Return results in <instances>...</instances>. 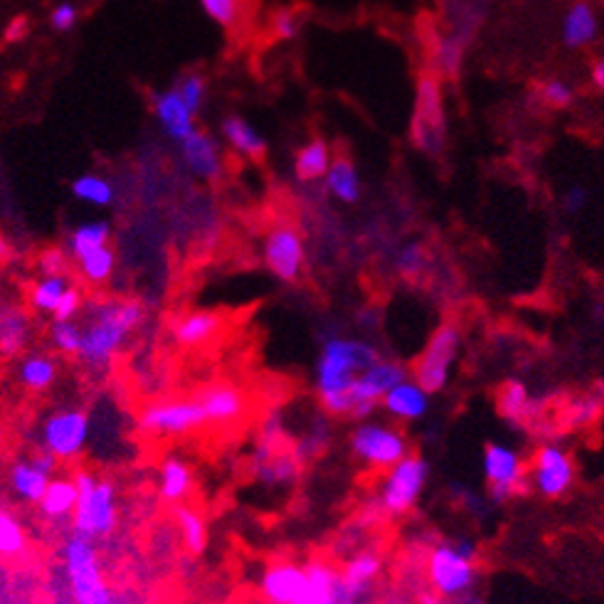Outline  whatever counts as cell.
Returning <instances> with one entry per match:
<instances>
[{"label": "cell", "instance_id": "cell-14", "mask_svg": "<svg viewBox=\"0 0 604 604\" xmlns=\"http://www.w3.org/2000/svg\"><path fill=\"white\" fill-rule=\"evenodd\" d=\"M208 425L198 400H161L141 410L139 427L143 434L158 439H176Z\"/></svg>", "mask_w": 604, "mask_h": 604}, {"label": "cell", "instance_id": "cell-27", "mask_svg": "<svg viewBox=\"0 0 604 604\" xmlns=\"http://www.w3.org/2000/svg\"><path fill=\"white\" fill-rule=\"evenodd\" d=\"M42 516L47 521H72V513L77 508V484H74V476H55L47 486L45 496L37 503Z\"/></svg>", "mask_w": 604, "mask_h": 604}, {"label": "cell", "instance_id": "cell-37", "mask_svg": "<svg viewBox=\"0 0 604 604\" xmlns=\"http://www.w3.org/2000/svg\"><path fill=\"white\" fill-rule=\"evenodd\" d=\"M70 190L79 203L94 205V208H109L116 198V190L109 178L97 176V173H84L70 183Z\"/></svg>", "mask_w": 604, "mask_h": 604}, {"label": "cell", "instance_id": "cell-52", "mask_svg": "<svg viewBox=\"0 0 604 604\" xmlns=\"http://www.w3.org/2000/svg\"><path fill=\"white\" fill-rule=\"evenodd\" d=\"M28 30H30L28 18H15L13 23L8 25V30H5V42H18V40H23V37L28 35Z\"/></svg>", "mask_w": 604, "mask_h": 604}, {"label": "cell", "instance_id": "cell-32", "mask_svg": "<svg viewBox=\"0 0 604 604\" xmlns=\"http://www.w3.org/2000/svg\"><path fill=\"white\" fill-rule=\"evenodd\" d=\"M380 570H383V560L378 558L375 553H358L356 558H351L346 563V568L341 570L343 585L348 587L356 600L365 595V592L373 587V582L378 580Z\"/></svg>", "mask_w": 604, "mask_h": 604}, {"label": "cell", "instance_id": "cell-17", "mask_svg": "<svg viewBox=\"0 0 604 604\" xmlns=\"http://www.w3.org/2000/svg\"><path fill=\"white\" fill-rule=\"evenodd\" d=\"M262 595L272 604H309L311 602V577L309 570L294 563L274 565L264 572Z\"/></svg>", "mask_w": 604, "mask_h": 604}, {"label": "cell", "instance_id": "cell-1", "mask_svg": "<svg viewBox=\"0 0 604 604\" xmlns=\"http://www.w3.org/2000/svg\"><path fill=\"white\" fill-rule=\"evenodd\" d=\"M378 348L368 341L333 336L323 341L314 368V388L323 412L331 417H348V392L353 383L378 363Z\"/></svg>", "mask_w": 604, "mask_h": 604}, {"label": "cell", "instance_id": "cell-26", "mask_svg": "<svg viewBox=\"0 0 604 604\" xmlns=\"http://www.w3.org/2000/svg\"><path fill=\"white\" fill-rule=\"evenodd\" d=\"M222 139L230 143L232 151L249 158V161H262L267 156V139L247 119L237 114L222 121Z\"/></svg>", "mask_w": 604, "mask_h": 604}, {"label": "cell", "instance_id": "cell-53", "mask_svg": "<svg viewBox=\"0 0 604 604\" xmlns=\"http://www.w3.org/2000/svg\"><path fill=\"white\" fill-rule=\"evenodd\" d=\"M592 82H595L597 89H602L604 92V55L595 62V65H592Z\"/></svg>", "mask_w": 604, "mask_h": 604}, {"label": "cell", "instance_id": "cell-45", "mask_svg": "<svg viewBox=\"0 0 604 604\" xmlns=\"http://www.w3.org/2000/svg\"><path fill=\"white\" fill-rule=\"evenodd\" d=\"M538 97L550 109H568L575 102V89L565 79H545L538 84Z\"/></svg>", "mask_w": 604, "mask_h": 604}, {"label": "cell", "instance_id": "cell-22", "mask_svg": "<svg viewBox=\"0 0 604 604\" xmlns=\"http://www.w3.org/2000/svg\"><path fill=\"white\" fill-rule=\"evenodd\" d=\"M153 114H156L163 131L178 143H183L188 136H193L195 131H198L195 116L190 114V109L183 104L176 87L166 89V92H158L156 97H153Z\"/></svg>", "mask_w": 604, "mask_h": 604}, {"label": "cell", "instance_id": "cell-30", "mask_svg": "<svg viewBox=\"0 0 604 604\" xmlns=\"http://www.w3.org/2000/svg\"><path fill=\"white\" fill-rule=\"evenodd\" d=\"M333 156L331 146L323 139H311L304 148H299L294 158V176L299 183H316L326 178Z\"/></svg>", "mask_w": 604, "mask_h": 604}, {"label": "cell", "instance_id": "cell-29", "mask_svg": "<svg viewBox=\"0 0 604 604\" xmlns=\"http://www.w3.org/2000/svg\"><path fill=\"white\" fill-rule=\"evenodd\" d=\"M30 331H33V323H30L28 311L20 306L5 309L3 321H0V356H20L30 341Z\"/></svg>", "mask_w": 604, "mask_h": 604}, {"label": "cell", "instance_id": "cell-8", "mask_svg": "<svg viewBox=\"0 0 604 604\" xmlns=\"http://www.w3.org/2000/svg\"><path fill=\"white\" fill-rule=\"evenodd\" d=\"M429 481V462L412 452L385 471L378 491V508L388 518H402L420 503Z\"/></svg>", "mask_w": 604, "mask_h": 604}, {"label": "cell", "instance_id": "cell-54", "mask_svg": "<svg viewBox=\"0 0 604 604\" xmlns=\"http://www.w3.org/2000/svg\"><path fill=\"white\" fill-rule=\"evenodd\" d=\"M8 257H10V245L5 242V237L0 235V262H5Z\"/></svg>", "mask_w": 604, "mask_h": 604}, {"label": "cell", "instance_id": "cell-43", "mask_svg": "<svg viewBox=\"0 0 604 604\" xmlns=\"http://www.w3.org/2000/svg\"><path fill=\"white\" fill-rule=\"evenodd\" d=\"M176 89H178V94H180V99H183L185 107L190 109V114L198 116L200 111H203L205 94H208V82H205L203 74H198V72L185 74V77L178 79Z\"/></svg>", "mask_w": 604, "mask_h": 604}, {"label": "cell", "instance_id": "cell-39", "mask_svg": "<svg viewBox=\"0 0 604 604\" xmlns=\"http://www.w3.org/2000/svg\"><path fill=\"white\" fill-rule=\"evenodd\" d=\"M77 267H79V274L84 277V282L97 286L109 282V277L114 274V267H116L114 249L109 245L102 249H94V252L84 254V257L77 259Z\"/></svg>", "mask_w": 604, "mask_h": 604}, {"label": "cell", "instance_id": "cell-31", "mask_svg": "<svg viewBox=\"0 0 604 604\" xmlns=\"http://www.w3.org/2000/svg\"><path fill=\"white\" fill-rule=\"evenodd\" d=\"M57 373H60L57 360L47 353H28L18 363V383L33 392L50 390L55 385Z\"/></svg>", "mask_w": 604, "mask_h": 604}, {"label": "cell", "instance_id": "cell-34", "mask_svg": "<svg viewBox=\"0 0 604 604\" xmlns=\"http://www.w3.org/2000/svg\"><path fill=\"white\" fill-rule=\"evenodd\" d=\"M254 474H257L259 484L264 486H286V484H294L296 476H299L301 471V462L296 459V454H272L269 459H264V462L252 464Z\"/></svg>", "mask_w": 604, "mask_h": 604}, {"label": "cell", "instance_id": "cell-44", "mask_svg": "<svg viewBox=\"0 0 604 604\" xmlns=\"http://www.w3.org/2000/svg\"><path fill=\"white\" fill-rule=\"evenodd\" d=\"M397 272L402 274L405 279H420L422 274L427 272V249L420 245V242H410V245H405L400 249V254H397Z\"/></svg>", "mask_w": 604, "mask_h": 604}, {"label": "cell", "instance_id": "cell-51", "mask_svg": "<svg viewBox=\"0 0 604 604\" xmlns=\"http://www.w3.org/2000/svg\"><path fill=\"white\" fill-rule=\"evenodd\" d=\"M587 198H590V193H587L582 185H570V188L565 190V195H563V210L568 215L582 213V210H585V205H587Z\"/></svg>", "mask_w": 604, "mask_h": 604}, {"label": "cell", "instance_id": "cell-9", "mask_svg": "<svg viewBox=\"0 0 604 604\" xmlns=\"http://www.w3.org/2000/svg\"><path fill=\"white\" fill-rule=\"evenodd\" d=\"M412 143L427 156H439L447 143V114H444L442 82L437 74H422L417 82L415 116L410 129Z\"/></svg>", "mask_w": 604, "mask_h": 604}, {"label": "cell", "instance_id": "cell-40", "mask_svg": "<svg viewBox=\"0 0 604 604\" xmlns=\"http://www.w3.org/2000/svg\"><path fill=\"white\" fill-rule=\"evenodd\" d=\"M25 545H28V538H25L18 518L0 508V558H18L23 555Z\"/></svg>", "mask_w": 604, "mask_h": 604}, {"label": "cell", "instance_id": "cell-19", "mask_svg": "<svg viewBox=\"0 0 604 604\" xmlns=\"http://www.w3.org/2000/svg\"><path fill=\"white\" fill-rule=\"evenodd\" d=\"M380 407H383V412L390 420L410 425V422L425 420L429 407H432V395L417 380L407 378L383 397Z\"/></svg>", "mask_w": 604, "mask_h": 604}, {"label": "cell", "instance_id": "cell-12", "mask_svg": "<svg viewBox=\"0 0 604 604\" xmlns=\"http://www.w3.org/2000/svg\"><path fill=\"white\" fill-rule=\"evenodd\" d=\"M484 469L489 498L498 506L521 496L528 489V462L516 447L506 442H489L484 447Z\"/></svg>", "mask_w": 604, "mask_h": 604}, {"label": "cell", "instance_id": "cell-20", "mask_svg": "<svg viewBox=\"0 0 604 604\" xmlns=\"http://www.w3.org/2000/svg\"><path fill=\"white\" fill-rule=\"evenodd\" d=\"M180 153H183V161L188 166V171L193 176L210 180H220L222 176V156H220V143H217L208 131H195L193 136H188L180 143Z\"/></svg>", "mask_w": 604, "mask_h": 604}, {"label": "cell", "instance_id": "cell-47", "mask_svg": "<svg viewBox=\"0 0 604 604\" xmlns=\"http://www.w3.org/2000/svg\"><path fill=\"white\" fill-rule=\"evenodd\" d=\"M37 267H40L42 277H65L67 269H70V252L65 249H45L37 259Z\"/></svg>", "mask_w": 604, "mask_h": 604}, {"label": "cell", "instance_id": "cell-41", "mask_svg": "<svg viewBox=\"0 0 604 604\" xmlns=\"http://www.w3.org/2000/svg\"><path fill=\"white\" fill-rule=\"evenodd\" d=\"M604 405L602 400L595 395H582L577 397V400H572L568 407H565V425L572 429H580L592 425V422L597 420V417L602 415Z\"/></svg>", "mask_w": 604, "mask_h": 604}, {"label": "cell", "instance_id": "cell-25", "mask_svg": "<svg viewBox=\"0 0 604 604\" xmlns=\"http://www.w3.org/2000/svg\"><path fill=\"white\" fill-rule=\"evenodd\" d=\"M193 466L185 462L183 457H166L161 462L158 471V494L171 506L185 503V498L193 491Z\"/></svg>", "mask_w": 604, "mask_h": 604}, {"label": "cell", "instance_id": "cell-13", "mask_svg": "<svg viewBox=\"0 0 604 604\" xmlns=\"http://www.w3.org/2000/svg\"><path fill=\"white\" fill-rule=\"evenodd\" d=\"M407 378H410V370L405 365L397 363V360L380 358L378 363H373L360 375L353 383L351 392H348V417L358 422L370 420V415L378 410L383 397Z\"/></svg>", "mask_w": 604, "mask_h": 604}, {"label": "cell", "instance_id": "cell-42", "mask_svg": "<svg viewBox=\"0 0 604 604\" xmlns=\"http://www.w3.org/2000/svg\"><path fill=\"white\" fill-rule=\"evenodd\" d=\"M50 343L62 356L77 358L79 346H82V326L77 321H52Z\"/></svg>", "mask_w": 604, "mask_h": 604}, {"label": "cell", "instance_id": "cell-21", "mask_svg": "<svg viewBox=\"0 0 604 604\" xmlns=\"http://www.w3.org/2000/svg\"><path fill=\"white\" fill-rule=\"evenodd\" d=\"M195 400L203 407L208 425H230V422L240 420L247 410V400L242 390L225 383L205 388Z\"/></svg>", "mask_w": 604, "mask_h": 604}, {"label": "cell", "instance_id": "cell-46", "mask_svg": "<svg viewBox=\"0 0 604 604\" xmlns=\"http://www.w3.org/2000/svg\"><path fill=\"white\" fill-rule=\"evenodd\" d=\"M200 8L222 28H232L240 20V3L237 0H200Z\"/></svg>", "mask_w": 604, "mask_h": 604}, {"label": "cell", "instance_id": "cell-50", "mask_svg": "<svg viewBox=\"0 0 604 604\" xmlns=\"http://www.w3.org/2000/svg\"><path fill=\"white\" fill-rule=\"evenodd\" d=\"M79 311H82V294H79V289L70 286L67 294L62 296L57 311L52 314V321H74V316H77Z\"/></svg>", "mask_w": 604, "mask_h": 604}, {"label": "cell", "instance_id": "cell-49", "mask_svg": "<svg viewBox=\"0 0 604 604\" xmlns=\"http://www.w3.org/2000/svg\"><path fill=\"white\" fill-rule=\"evenodd\" d=\"M77 20H79V10L74 3H60L52 8L50 13V28L55 30V33H72L74 28H77Z\"/></svg>", "mask_w": 604, "mask_h": 604}, {"label": "cell", "instance_id": "cell-5", "mask_svg": "<svg viewBox=\"0 0 604 604\" xmlns=\"http://www.w3.org/2000/svg\"><path fill=\"white\" fill-rule=\"evenodd\" d=\"M62 565L74 604H116V595L104 580L94 540L79 533L67 535L62 543Z\"/></svg>", "mask_w": 604, "mask_h": 604}, {"label": "cell", "instance_id": "cell-28", "mask_svg": "<svg viewBox=\"0 0 604 604\" xmlns=\"http://www.w3.org/2000/svg\"><path fill=\"white\" fill-rule=\"evenodd\" d=\"M323 185H326V190L331 198L341 200V203H346V205L358 203L360 193H363L356 166H353V161L348 156L333 158L331 168H328L326 178H323Z\"/></svg>", "mask_w": 604, "mask_h": 604}, {"label": "cell", "instance_id": "cell-38", "mask_svg": "<svg viewBox=\"0 0 604 604\" xmlns=\"http://www.w3.org/2000/svg\"><path fill=\"white\" fill-rule=\"evenodd\" d=\"M70 289V282L67 277H42L37 279L30 289V304H33L35 311H42V314H55L57 306H60L62 296L67 294Z\"/></svg>", "mask_w": 604, "mask_h": 604}, {"label": "cell", "instance_id": "cell-16", "mask_svg": "<svg viewBox=\"0 0 604 604\" xmlns=\"http://www.w3.org/2000/svg\"><path fill=\"white\" fill-rule=\"evenodd\" d=\"M57 459L50 457L42 449L18 457L8 469V486L13 491V496L23 503H40L45 496L47 486L55 479L57 471Z\"/></svg>", "mask_w": 604, "mask_h": 604}, {"label": "cell", "instance_id": "cell-6", "mask_svg": "<svg viewBox=\"0 0 604 604\" xmlns=\"http://www.w3.org/2000/svg\"><path fill=\"white\" fill-rule=\"evenodd\" d=\"M351 454L373 471H388L412 454L410 437L392 422L363 420L348 437Z\"/></svg>", "mask_w": 604, "mask_h": 604}, {"label": "cell", "instance_id": "cell-7", "mask_svg": "<svg viewBox=\"0 0 604 604\" xmlns=\"http://www.w3.org/2000/svg\"><path fill=\"white\" fill-rule=\"evenodd\" d=\"M459 353H462V331L454 323H442L412 363V380H417L429 395H439L452 383Z\"/></svg>", "mask_w": 604, "mask_h": 604}, {"label": "cell", "instance_id": "cell-48", "mask_svg": "<svg viewBox=\"0 0 604 604\" xmlns=\"http://www.w3.org/2000/svg\"><path fill=\"white\" fill-rule=\"evenodd\" d=\"M272 28H274V35L279 37V40H294L296 35H299L301 30V20H299V13L291 8H282L274 13L272 18Z\"/></svg>", "mask_w": 604, "mask_h": 604}, {"label": "cell", "instance_id": "cell-35", "mask_svg": "<svg viewBox=\"0 0 604 604\" xmlns=\"http://www.w3.org/2000/svg\"><path fill=\"white\" fill-rule=\"evenodd\" d=\"M173 516H176L180 538H183L188 553H203L205 545H208V526H205V518L200 516L198 508L188 506V503H178V506H173Z\"/></svg>", "mask_w": 604, "mask_h": 604}, {"label": "cell", "instance_id": "cell-24", "mask_svg": "<svg viewBox=\"0 0 604 604\" xmlns=\"http://www.w3.org/2000/svg\"><path fill=\"white\" fill-rule=\"evenodd\" d=\"M222 316L215 311H190L173 321V341L183 348H200L220 333Z\"/></svg>", "mask_w": 604, "mask_h": 604}, {"label": "cell", "instance_id": "cell-36", "mask_svg": "<svg viewBox=\"0 0 604 604\" xmlns=\"http://www.w3.org/2000/svg\"><path fill=\"white\" fill-rule=\"evenodd\" d=\"M464 52H466V35L464 33L437 37V42H434V50H432L434 70H437V74H442V77H457L459 70H462Z\"/></svg>", "mask_w": 604, "mask_h": 604}, {"label": "cell", "instance_id": "cell-11", "mask_svg": "<svg viewBox=\"0 0 604 604\" xmlns=\"http://www.w3.org/2000/svg\"><path fill=\"white\" fill-rule=\"evenodd\" d=\"M577 479L575 459L563 444L543 442L528 462V489L545 501H558L572 491Z\"/></svg>", "mask_w": 604, "mask_h": 604}, {"label": "cell", "instance_id": "cell-2", "mask_svg": "<svg viewBox=\"0 0 604 604\" xmlns=\"http://www.w3.org/2000/svg\"><path fill=\"white\" fill-rule=\"evenodd\" d=\"M143 319H146V306L141 301H99L92 306L89 319L82 326V346H79L77 358L92 370L107 368Z\"/></svg>", "mask_w": 604, "mask_h": 604}, {"label": "cell", "instance_id": "cell-57", "mask_svg": "<svg viewBox=\"0 0 604 604\" xmlns=\"http://www.w3.org/2000/svg\"><path fill=\"white\" fill-rule=\"evenodd\" d=\"M3 314H5V309H3V306H0V321H3Z\"/></svg>", "mask_w": 604, "mask_h": 604}, {"label": "cell", "instance_id": "cell-10", "mask_svg": "<svg viewBox=\"0 0 604 604\" xmlns=\"http://www.w3.org/2000/svg\"><path fill=\"white\" fill-rule=\"evenodd\" d=\"M92 437V420L82 407H62L45 417L40 425V449L57 462H74L82 457Z\"/></svg>", "mask_w": 604, "mask_h": 604}, {"label": "cell", "instance_id": "cell-23", "mask_svg": "<svg viewBox=\"0 0 604 604\" xmlns=\"http://www.w3.org/2000/svg\"><path fill=\"white\" fill-rule=\"evenodd\" d=\"M560 35L570 50H582V47L592 45L600 35V18H597L595 5L590 0H575L565 13Z\"/></svg>", "mask_w": 604, "mask_h": 604}, {"label": "cell", "instance_id": "cell-18", "mask_svg": "<svg viewBox=\"0 0 604 604\" xmlns=\"http://www.w3.org/2000/svg\"><path fill=\"white\" fill-rule=\"evenodd\" d=\"M496 407L498 415L508 422V425L526 429L535 427L543 417V402L535 400L521 380H506L496 392Z\"/></svg>", "mask_w": 604, "mask_h": 604}, {"label": "cell", "instance_id": "cell-56", "mask_svg": "<svg viewBox=\"0 0 604 604\" xmlns=\"http://www.w3.org/2000/svg\"><path fill=\"white\" fill-rule=\"evenodd\" d=\"M597 397H600V400H602V405H604V383L600 385V388H597Z\"/></svg>", "mask_w": 604, "mask_h": 604}, {"label": "cell", "instance_id": "cell-33", "mask_svg": "<svg viewBox=\"0 0 604 604\" xmlns=\"http://www.w3.org/2000/svg\"><path fill=\"white\" fill-rule=\"evenodd\" d=\"M109 240H111V227L107 220L84 222V225L74 227L72 235L67 237V252H70V257L77 262V259L84 257V254L107 247Z\"/></svg>", "mask_w": 604, "mask_h": 604}, {"label": "cell", "instance_id": "cell-15", "mask_svg": "<svg viewBox=\"0 0 604 604\" xmlns=\"http://www.w3.org/2000/svg\"><path fill=\"white\" fill-rule=\"evenodd\" d=\"M304 237L294 225H277L264 237V264L282 284L299 282L304 272Z\"/></svg>", "mask_w": 604, "mask_h": 604}, {"label": "cell", "instance_id": "cell-3", "mask_svg": "<svg viewBox=\"0 0 604 604\" xmlns=\"http://www.w3.org/2000/svg\"><path fill=\"white\" fill-rule=\"evenodd\" d=\"M479 550L471 538L442 540L427 555V582L439 600H464L479 582Z\"/></svg>", "mask_w": 604, "mask_h": 604}, {"label": "cell", "instance_id": "cell-55", "mask_svg": "<svg viewBox=\"0 0 604 604\" xmlns=\"http://www.w3.org/2000/svg\"><path fill=\"white\" fill-rule=\"evenodd\" d=\"M420 604H444L442 600H439L437 595H427V597H422V602Z\"/></svg>", "mask_w": 604, "mask_h": 604}, {"label": "cell", "instance_id": "cell-4", "mask_svg": "<svg viewBox=\"0 0 604 604\" xmlns=\"http://www.w3.org/2000/svg\"><path fill=\"white\" fill-rule=\"evenodd\" d=\"M74 484H77V508L72 513V533L97 543L114 533L116 523H119L116 484L89 469H79L74 474Z\"/></svg>", "mask_w": 604, "mask_h": 604}]
</instances>
